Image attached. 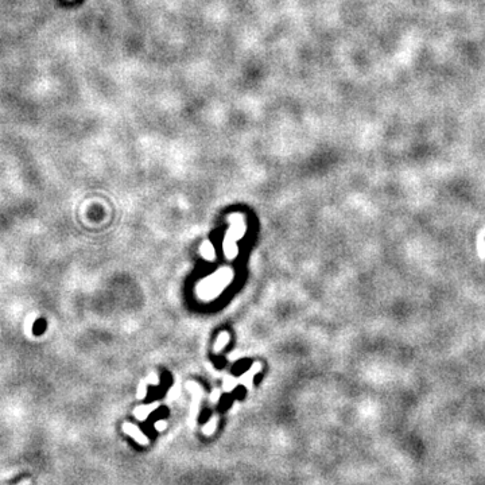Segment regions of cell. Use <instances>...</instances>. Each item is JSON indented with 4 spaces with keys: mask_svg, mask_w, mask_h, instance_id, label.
<instances>
[{
    "mask_svg": "<svg viewBox=\"0 0 485 485\" xmlns=\"http://www.w3.org/2000/svg\"><path fill=\"white\" fill-rule=\"evenodd\" d=\"M262 369V365L259 364V362H256V364H253V368L251 369V371H248L247 374H244L243 376H241V379L239 380L240 383H243V384H246L248 388H251V385H252V376H253V374H256V372H259Z\"/></svg>",
    "mask_w": 485,
    "mask_h": 485,
    "instance_id": "cell-1",
    "label": "cell"
},
{
    "mask_svg": "<svg viewBox=\"0 0 485 485\" xmlns=\"http://www.w3.org/2000/svg\"><path fill=\"white\" fill-rule=\"evenodd\" d=\"M228 340H229V336H228V333H225V332H223L221 335L218 336V340H217V342H216V346H214V351L216 352H218V351H221L224 348V345L228 342Z\"/></svg>",
    "mask_w": 485,
    "mask_h": 485,
    "instance_id": "cell-2",
    "label": "cell"
},
{
    "mask_svg": "<svg viewBox=\"0 0 485 485\" xmlns=\"http://www.w3.org/2000/svg\"><path fill=\"white\" fill-rule=\"evenodd\" d=\"M205 244H207L208 250H205V247H202V253H204V256L207 257L208 260H213V257H214V252H213V250H212V246H211L209 243H205Z\"/></svg>",
    "mask_w": 485,
    "mask_h": 485,
    "instance_id": "cell-3",
    "label": "cell"
},
{
    "mask_svg": "<svg viewBox=\"0 0 485 485\" xmlns=\"http://www.w3.org/2000/svg\"><path fill=\"white\" fill-rule=\"evenodd\" d=\"M239 383L236 379H232V378H228L225 380V391H231L233 388V385H236Z\"/></svg>",
    "mask_w": 485,
    "mask_h": 485,
    "instance_id": "cell-4",
    "label": "cell"
}]
</instances>
